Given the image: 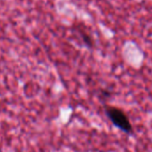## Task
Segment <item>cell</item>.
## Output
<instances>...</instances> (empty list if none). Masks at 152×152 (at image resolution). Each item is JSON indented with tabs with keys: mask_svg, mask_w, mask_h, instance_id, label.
Listing matches in <instances>:
<instances>
[{
	"mask_svg": "<svg viewBox=\"0 0 152 152\" xmlns=\"http://www.w3.org/2000/svg\"><path fill=\"white\" fill-rule=\"evenodd\" d=\"M105 112L111 123L127 134L134 133V128L126 113L120 108L111 105L105 106Z\"/></svg>",
	"mask_w": 152,
	"mask_h": 152,
	"instance_id": "obj_1",
	"label": "cell"
}]
</instances>
